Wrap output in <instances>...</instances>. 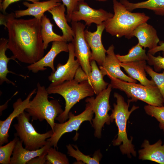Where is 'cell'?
<instances>
[{
    "label": "cell",
    "mask_w": 164,
    "mask_h": 164,
    "mask_svg": "<svg viewBox=\"0 0 164 164\" xmlns=\"http://www.w3.org/2000/svg\"><path fill=\"white\" fill-rule=\"evenodd\" d=\"M5 27L8 32V49L15 59L31 64L44 56L41 20L19 19L11 12Z\"/></svg>",
    "instance_id": "obj_1"
},
{
    "label": "cell",
    "mask_w": 164,
    "mask_h": 164,
    "mask_svg": "<svg viewBox=\"0 0 164 164\" xmlns=\"http://www.w3.org/2000/svg\"><path fill=\"white\" fill-rule=\"evenodd\" d=\"M113 16L104 22L106 31L112 36L131 39L135 29L150 19L144 13L132 12L128 10L117 0H113Z\"/></svg>",
    "instance_id": "obj_2"
},
{
    "label": "cell",
    "mask_w": 164,
    "mask_h": 164,
    "mask_svg": "<svg viewBox=\"0 0 164 164\" xmlns=\"http://www.w3.org/2000/svg\"><path fill=\"white\" fill-rule=\"evenodd\" d=\"M114 97L116 100V104H113L114 108L110 115L111 122L114 120L118 128L117 137L112 142L114 146H119L120 150L123 154H126L128 157L131 158V154L135 157L137 153L134 146L132 144L133 138L128 139L127 135L126 127L127 121L131 113L139 108L138 106L133 105L129 110L131 103L128 100L126 103L124 97L118 93L115 92Z\"/></svg>",
    "instance_id": "obj_3"
},
{
    "label": "cell",
    "mask_w": 164,
    "mask_h": 164,
    "mask_svg": "<svg viewBox=\"0 0 164 164\" xmlns=\"http://www.w3.org/2000/svg\"><path fill=\"white\" fill-rule=\"evenodd\" d=\"M46 89L49 94H59L65 100L64 110L55 119L60 123L64 122L68 118L69 113L76 104L86 97H91L95 94L88 80L79 83L74 79L57 85L50 84Z\"/></svg>",
    "instance_id": "obj_4"
},
{
    "label": "cell",
    "mask_w": 164,
    "mask_h": 164,
    "mask_svg": "<svg viewBox=\"0 0 164 164\" xmlns=\"http://www.w3.org/2000/svg\"><path fill=\"white\" fill-rule=\"evenodd\" d=\"M35 96L30 101L25 111L32 117L33 120L42 121L45 120L53 131L56 118L63 111L61 106L57 100L49 101L46 89L38 82Z\"/></svg>",
    "instance_id": "obj_5"
},
{
    "label": "cell",
    "mask_w": 164,
    "mask_h": 164,
    "mask_svg": "<svg viewBox=\"0 0 164 164\" xmlns=\"http://www.w3.org/2000/svg\"><path fill=\"white\" fill-rule=\"evenodd\" d=\"M112 88L124 92L130 102L138 100L144 102L149 105L162 106L164 99L156 86L148 87L136 83L126 82L112 77H109Z\"/></svg>",
    "instance_id": "obj_6"
},
{
    "label": "cell",
    "mask_w": 164,
    "mask_h": 164,
    "mask_svg": "<svg viewBox=\"0 0 164 164\" xmlns=\"http://www.w3.org/2000/svg\"><path fill=\"white\" fill-rule=\"evenodd\" d=\"M30 117L28 113L24 111L16 117L17 122L14 126L16 135L22 142L25 148L32 151L47 145L49 143L47 139L51 137L53 132L51 130L43 134L38 133L29 121Z\"/></svg>",
    "instance_id": "obj_7"
},
{
    "label": "cell",
    "mask_w": 164,
    "mask_h": 164,
    "mask_svg": "<svg viewBox=\"0 0 164 164\" xmlns=\"http://www.w3.org/2000/svg\"><path fill=\"white\" fill-rule=\"evenodd\" d=\"M112 88L111 84H109L107 88L97 95L95 98L91 96L85 100L86 102L90 104L95 114V118L92 120V125L95 130L94 135L98 138H101L104 125H109L111 122L108 112L111 110L109 97Z\"/></svg>",
    "instance_id": "obj_8"
},
{
    "label": "cell",
    "mask_w": 164,
    "mask_h": 164,
    "mask_svg": "<svg viewBox=\"0 0 164 164\" xmlns=\"http://www.w3.org/2000/svg\"><path fill=\"white\" fill-rule=\"evenodd\" d=\"M71 25L74 33L71 42L73 45L75 56L87 75L89 81L91 70L90 62L92 60L90 48L84 36L85 25L78 22H71Z\"/></svg>",
    "instance_id": "obj_9"
},
{
    "label": "cell",
    "mask_w": 164,
    "mask_h": 164,
    "mask_svg": "<svg viewBox=\"0 0 164 164\" xmlns=\"http://www.w3.org/2000/svg\"><path fill=\"white\" fill-rule=\"evenodd\" d=\"M94 113L91 105L89 103L86 104L84 111L77 115H75L70 111L68 114L69 119L67 121L62 123H55L53 134L47 141L50 142L51 147H57L58 142L63 134L74 130L77 134L80 125L84 121H89L91 123Z\"/></svg>",
    "instance_id": "obj_10"
},
{
    "label": "cell",
    "mask_w": 164,
    "mask_h": 164,
    "mask_svg": "<svg viewBox=\"0 0 164 164\" xmlns=\"http://www.w3.org/2000/svg\"><path fill=\"white\" fill-rule=\"evenodd\" d=\"M113 14L102 9H95L90 7L84 1L80 2L73 12L71 22H85V25L90 26L92 23L97 25L101 24L111 18Z\"/></svg>",
    "instance_id": "obj_11"
},
{
    "label": "cell",
    "mask_w": 164,
    "mask_h": 164,
    "mask_svg": "<svg viewBox=\"0 0 164 164\" xmlns=\"http://www.w3.org/2000/svg\"><path fill=\"white\" fill-rule=\"evenodd\" d=\"M69 55L68 60L65 64L58 63L56 70L52 72L48 77L51 82L50 84L55 85L60 84L66 81L73 79L77 70L80 66L77 60L75 59L74 46L71 42L68 43Z\"/></svg>",
    "instance_id": "obj_12"
},
{
    "label": "cell",
    "mask_w": 164,
    "mask_h": 164,
    "mask_svg": "<svg viewBox=\"0 0 164 164\" xmlns=\"http://www.w3.org/2000/svg\"><path fill=\"white\" fill-rule=\"evenodd\" d=\"M114 46L111 45L107 50L105 60L99 67L102 74L109 78L112 77L126 82L136 83L137 80L127 75L121 70V62L114 53Z\"/></svg>",
    "instance_id": "obj_13"
},
{
    "label": "cell",
    "mask_w": 164,
    "mask_h": 164,
    "mask_svg": "<svg viewBox=\"0 0 164 164\" xmlns=\"http://www.w3.org/2000/svg\"><path fill=\"white\" fill-rule=\"evenodd\" d=\"M104 22L97 25V30L95 32H91L86 29L84 33L85 39L91 50L92 60H95L100 66L102 65L107 52L101 39L102 34L105 29Z\"/></svg>",
    "instance_id": "obj_14"
},
{
    "label": "cell",
    "mask_w": 164,
    "mask_h": 164,
    "mask_svg": "<svg viewBox=\"0 0 164 164\" xmlns=\"http://www.w3.org/2000/svg\"><path fill=\"white\" fill-rule=\"evenodd\" d=\"M65 41L53 42L51 48L49 51L40 60L27 67L28 70L32 73H36L39 71L46 70V67L51 68L52 72L56 70L54 66V60L57 55L62 52H69V46Z\"/></svg>",
    "instance_id": "obj_15"
},
{
    "label": "cell",
    "mask_w": 164,
    "mask_h": 164,
    "mask_svg": "<svg viewBox=\"0 0 164 164\" xmlns=\"http://www.w3.org/2000/svg\"><path fill=\"white\" fill-rule=\"evenodd\" d=\"M37 89H33L23 101L19 98L13 105V110L5 120L0 121V146L8 142L9 131L13 119L25 111L28 107L30 99L36 92Z\"/></svg>",
    "instance_id": "obj_16"
},
{
    "label": "cell",
    "mask_w": 164,
    "mask_h": 164,
    "mask_svg": "<svg viewBox=\"0 0 164 164\" xmlns=\"http://www.w3.org/2000/svg\"><path fill=\"white\" fill-rule=\"evenodd\" d=\"M61 0H48L42 2H37L30 3L26 1L23 2V5L27 8L25 10L15 11L16 18L25 16H32L41 20L44 13L53 7L61 4Z\"/></svg>",
    "instance_id": "obj_17"
},
{
    "label": "cell",
    "mask_w": 164,
    "mask_h": 164,
    "mask_svg": "<svg viewBox=\"0 0 164 164\" xmlns=\"http://www.w3.org/2000/svg\"><path fill=\"white\" fill-rule=\"evenodd\" d=\"M133 37H136L138 43L144 49L151 50L157 46L160 40L155 29L152 25L144 22L139 25L134 30Z\"/></svg>",
    "instance_id": "obj_18"
},
{
    "label": "cell",
    "mask_w": 164,
    "mask_h": 164,
    "mask_svg": "<svg viewBox=\"0 0 164 164\" xmlns=\"http://www.w3.org/2000/svg\"><path fill=\"white\" fill-rule=\"evenodd\" d=\"M22 142L17 140L11 158V164H26L32 159L47 153L51 147L50 142L43 147L35 150H29L23 148Z\"/></svg>",
    "instance_id": "obj_19"
},
{
    "label": "cell",
    "mask_w": 164,
    "mask_h": 164,
    "mask_svg": "<svg viewBox=\"0 0 164 164\" xmlns=\"http://www.w3.org/2000/svg\"><path fill=\"white\" fill-rule=\"evenodd\" d=\"M161 139L151 145L146 139L142 145V149L138 151V158L142 160H149L164 164V141L163 145Z\"/></svg>",
    "instance_id": "obj_20"
},
{
    "label": "cell",
    "mask_w": 164,
    "mask_h": 164,
    "mask_svg": "<svg viewBox=\"0 0 164 164\" xmlns=\"http://www.w3.org/2000/svg\"><path fill=\"white\" fill-rule=\"evenodd\" d=\"M146 64L145 60L120 63L121 67L124 69L128 76L138 81L141 84L148 87L156 86L152 80H149L147 78L145 70Z\"/></svg>",
    "instance_id": "obj_21"
},
{
    "label": "cell",
    "mask_w": 164,
    "mask_h": 164,
    "mask_svg": "<svg viewBox=\"0 0 164 164\" xmlns=\"http://www.w3.org/2000/svg\"><path fill=\"white\" fill-rule=\"evenodd\" d=\"M65 11V6L61 4L48 12L52 15L56 24L61 30L63 37L67 42H71L73 39L74 33L71 27L67 22Z\"/></svg>",
    "instance_id": "obj_22"
},
{
    "label": "cell",
    "mask_w": 164,
    "mask_h": 164,
    "mask_svg": "<svg viewBox=\"0 0 164 164\" xmlns=\"http://www.w3.org/2000/svg\"><path fill=\"white\" fill-rule=\"evenodd\" d=\"M8 39L3 37L0 39V84L2 85L3 83L5 82L8 84H11L15 86V84L14 82L7 78L8 73H12L25 78L26 77L22 75H18L8 70L7 64L10 60H13L17 63L18 62L12 56L10 57H8L6 55L5 52L8 49Z\"/></svg>",
    "instance_id": "obj_23"
},
{
    "label": "cell",
    "mask_w": 164,
    "mask_h": 164,
    "mask_svg": "<svg viewBox=\"0 0 164 164\" xmlns=\"http://www.w3.org/2000/svg\"><path fill=\"white\" fill-rule=\"evenodd\" d=\"M120 2L130 12L138 9H145L152 11L157 15H164V0H147L135 3L128 0Z\"/></svg>",
    "instance_id": "obj_24"
},
{
    "label": "cell",
    "mask_w": 164,
    "mask_h": 164,
    "mask_svg": "<svg viewBox=\"0 0 164 164\" xmlns=\"http://www.w3.org/2000/svg\"><path fill=\"white\" fill-rule=\"evenodd\" d=\"M41 25V34L45 50L47 49L49 43L51 42L55 41H66L62 36L58 35L53 32V25L46 15H44L42 17Z\"/></svg>",
    "instance_id": "obj_25"
},
{
    "label": "cell",
    "mask_w": 164,
    "mask_h": 164,
    "mask_svg": "<svg viewBox=\"0 0 164 164\" xmlns=\"http://www.w3.org/2000/svg\"><path fill=\"white\" fill-rule=\"evenodd\" d=\"M90 64L91 70L88 81L92 87L95 94L97 95L106 89L109 84L104 80V76L98 68L96 61L92 60Z\"/></svg>",
    "instance_id": "obj_26"
},
{
    "label": "cell",
    "mask_w": 164,
    "mask_h": 164,
    "mask_svg": "<svg viewBox=\"0 0 164 164\" xmlns=\"http://www.w3.org/2000/svg\"><path fill=\"white\" fill-rule=\"evenodd\" d=\"M116 56L121 63L147 61L148 60L145 50L138 43L132 46L127 54L124 55L117 54Z\"/></svg>",
    "instance_id": "obj_27"
},
{
    "label": "cell",
    "mask_w": 164,
    "mask_h": 164,
    "mask_svg": "<svg viewBox=\"0 0 164 164\" xmlns=\"http://www.w3.org/2000/svg\"><path fill=\"white\" fill-rule=\"evenodd\" d=\"M73 146L76 148V150L74 149L70 144L66 146L67 153L69 156L75 158L77 161H81L84 163L99 164L102 156L99 150L96 151L93 157H91L90 155H85L81 152L77 146L73 145Z\"/></svg>",
    "instance_id": "obj_28"
},
{
    "label": "cell",
    "mask_w": 164,
    "mask_h": 164,
    "mask_svg": "<svg viewBox=\"0 0 164 164\" xmlns=\"http://www.w3.org/2000/svg\"><path fill=\"white\" fill-rule=\"evenodd\" d=\"M19 138L15 136L14 139L4 146L0 147V163L11 164V156Z\"/></svg>",
    "instance_id": "obj_29"
},
{
    "label": "cell",
    "mask_w": 164,
    "mask_h": 164,
    "mask_svg": "<svg viewBox=\"0 0 164 164\" xmlns=\"http://www.w3.org/2000/svg\"><path fill=\"white\" fill-rule=\"evenodd\" d=\"M144 109L146 114L156 119L160 129L164 130V104L160 107L148 104L144 106Z\"/></svg>",
    "instance_id": "obj_30"
},
{
    "label": "cell",
    "mask_w": 164,
    "mask_h": 164,
    "mask_svg": "<svg viewBox=\"0 0 164 164\" xmlns=\"http://www.w3.org/2000/svg\"><path fill=\"white\" fill-rule=\"evenodd\" d=\"M48 164H68V159L66 155L56 151L51 147L46 155Z\"/></svg>",
    "instance_id": "obj_31"
},
{
    "label": "cell",
    "mask_w": 164,
    "mask_h": 164,
    "mask_svg": "<svg viewBox=\"0 0 164 164\" xmlns=\"http://www.w3.org/2000/svg\"><path fill=\"white\" fill-rule=\"evenodd\" d=\"M145 70L159 89L164 100V70L162 73H158L148 65Z\"/></svg>",
    "instance_id": "obj_32"
},
{
    "label": "cell",
    "mask_w": 164,
    "mask_h": 164,
    "mask_svg": "<svg viewBox=\"0 0 164 164\" xmlns=\"http://www.w3.org/2000/svg\"><path fill=\"white\" fill-rule=\"evenodd\" d=\"M147 62L149 65L153 66L155 71L159 72L162 70H164V56L160 55L155 56L149 53H147Z\"/></svg>",
    "instance_id": "obj_33"
},
{
    "label": "cell",
    "mask_w": 164,
    "mask_h": 164,
    "mask_svg": "<svg viewBox=\"0 0 164 164\" xmlns=\"http://www.w3.org/2000/svg\"><path fill=\"white\" fill-rule=\"evenodd\" d=\"M63 4L66 7L67 11L66 17L67 22L71 21V17L73 12L76 9L78 4L84 0H61Z\"/></svg>",
    "instance_id": "obj_34"
},
{
    "label": "cell",
    "mask_w": 164,
    "mask_h": 164,
    "mask_svg": "<svg viewBox=\"0 0 164 164\" xmlns=\"http://www.w3.org/2000/svg\"><path fill=\"white\" fill-rule=\"evenodd\" d=\"M74 79L79 83L89 80L86 73L80 66L76 70Z\"/></svg>",
    "instance_id": "obj_35"
},
{
    "label": "cell",
    "mask_w": 164,
    "mask_h": 164,
    "mask_svg": "<svg viewBox=\"0 0 164 164\" xmlns=\"http://www.w3.org/2000/svg\"><path fill=\"white\" fill-rule=\"evenodd\" d=\"M21 0H0V9L4 14H6V10L9 5L12 3ZM34 2H39L40 0H24Z\"/></svg>",
    "instance_id": "obj_36"
},
{
    "label": "cell",
    "mask_w": 164,
    "mask_h": 164,
    "mask_svg": "<svg viewBox=\"0 0 164 164\" xmlns=\"http://www.w3.org/2000/svg\"><path fill=\"white\" fill-rule=\"evenodd\" d=\"M47 154V153H46L40 156L36 157L29 161L27 164H48L46 158Z\"/></svg>",
    "instance_id": "obj_37"
},
{
    "label": "cell",
    "mask_w": 164,
    "mask_h": 164,
    "mask_svg": "<svg viewBox=\"0 0 164 164\" xmlns=\"http://www.w3.org/2000/svg\"><path fill=\"white\" fill-rule=\"evenodd\" d=\"M159 51L162 52V56H164V42L161 43H159V45L152 49L149 50L148 53L154 55Z\"/></svg>",
    "instance_id": "obj_38"
},
{
    "label": "cell",
    "mask_w": 164,
    "mask_h": 164,
    "mask_svg": "<svg viewBox=\"0 0 164 164\" xmlns=\"http://www.w3.org/2000/svg\"><path fill=\"white\" fill-rule=\"evenodd\" d=\"M11 15V13L9 14H0V25H4L5 27L6 26L8 20L9 18Z\"/></svg>",
    "instance_id": "obj_39"
},
{
    "label": "cell",
    "mask_w": 164,
    "mask_h": 164,
    "mask_svg": "<svg viewBox=\"0 0 164 164\" xmlns=\"http://www.w3.org/2000/svg\"><path fill=\"white\" fill-rule=\"evenodd\" d=\"M96 1L99 2H105L108 1V0H95Z\"/></svg>",
    "instance_id": "obj_40"
},
{
    "label": "cell",
    "mask_w": 164,
    "mask_h": 164,
    "mask_svg": "<svg viewBox=\"0 0 164 164\" xmlns=\"http://www.w3.org/2000/svg\"><path fill=\"white\" fill-rule=\"evenodd\" d=\"M163 132H164V130H163Z\"/></svg>",
    "instance_id": "obj_41"
}]
</instances>
